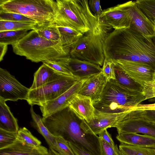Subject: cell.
Instances as JSON below:
<instances>
[{
	"label": "cell",
	"mask_w": 155,
	"mask_h": 155,
	"mask_svg": "<svg viewBox=\"0 0 155 155\" xmlns=\"http://www.w3.org/2000/svg\"><path fill=\"white\" fill-rule=\"evenodd\" d=\"M100 20L106 26L115 30L129 27L131 23L123 3L103 10Z\"/></svg>",
	"instance_id": "14"
},
{
	"label": "cell",
	"mask_w": 155,
	"mask_h": 155,
	"mask_svg": "<svg viewBox=\"0 0 155 155\" xmlns=\"http://www.w3.org/2000/svg\"><path fill=\"white\" fill-rule=\"evenodd\" d=\"M123 4L131 20L130 27L145 35H155V25L139 8L136 1H128Z\"/></svg>",
	"instance_id": "13"
},
{
	"label": "cell",
	"mask_w": 155,
	"mask_h": 155,
	"mask_svg": "<svg viewBox=\"0 0 155 155\" xmlns=\"http://www.w3.org/2000/svg\"><path fill=\"white\" fill-rule=\"evenodd\" d=\"M99 137L101 155H122L117 145L114 148Z\"/></svg>",
	"instance_id": "36"
},
{
	"label": "cell",
	"mask_w": 155,
	"mask_h": 155,
	"mask_svg": "<svg viewBox=\"0 0 155 155\" xmlns=\"http://www.w3.org/2000/svg\"><path fill=\"white\" fill-rule=\"evenodd\" d=\"M114 64L115 76L114 80L117 83L129 89L143 91V87L140 84L131 79L118 66Z\"/></svg>",
	"instance_id": "25"
},
{
	"label": "cell",
	"mask_w": 155,
	"mask_h": 155,
	"mask_svg": "<svg viewBox=\"0 0 155 155\" xmlns=\"http://www.w3.org/2000/svg\"><path fill=\"white\" fill-rule=\"evenodd\" d=\"M0 155H49V150L42 146L36 147L17 139L12 144L0 148Z\"/></svg>",
	"instance_id": "19"
},
{
	"label": "cell",
	"mask_w": 155,
	"mask_h": 155,
	"mask_svg": "<svg viewBox=\"0 0 155 155\" xmlns=\"http://www.w3.org/2000/svg\"><path fill=\"white\" fill-rule=\"evenodd\" d=\"M8 48V45L0 43V61L3 60Z\"/></svg>",
	"instance_id": "44"
},
{
	"label": "cell",
	"mask_w": 155,
	"mask_h": 155,
	"mask_svg": "<svg viewBox=\"0 0 155 155\" xmlns=\"http://www.w3.org/2000/svg\"><path fill=\"white\" fill-rule=\"evenodd\" d=\"M100 0L88 1V5L90 10L95 16L99 20L103 10L101 8Z\"/></svg>",
	"instance_id": "39"
},
{
	"label": "cell",
	"mask_w": 155,
	"mask_h": 155,
	"mask_svg": "<svg viewBox=\"0 0 155 155\" xmlns=\"http://www.w3.org/2000/svg\"><path fill=\"white\" fill-rule=\"evenodd\" d=\"M42 120L50 133L68 142L77 144L94 155H101L99 137L87 134L81 128L80 120L68 107L49 116Z\"/></svg>",
	"instance_id": "2"
},
{
	"label": "cell",
	"mask_w": 155,
	"mask_h": 155,
	"mask_svg": "<svg viewBox=\"0 0 155 155\" xmlns=\"http://www.w3.org/2000/svg\"><path fill=\"white\" fill-rule=\"evenodd\" d=\"M78 81L75 78L65 76L39 87L30 90L26 101L31 106L37 105L40 106L62 94Z\"/></svg>",
	"instance_id": "8"
},
{
	"label": "cell",
	"mask_w": 155,
	"mask_h": 155,
	"mask_svg": "<svg viewBox=\"0 0 155 155\" xmlns=\"http://www.w3.org/2000/svg\"><path fill=\"white\" fill-rule=\"evenodd\" d=\"M68 143L75 155H94L77 144L71 142Z\"/></svg>",
	"instance_id": "40"
},
{
	"label": "cell",
	"mask_w": 155,
	"mask_h": 155,
	"mask_svg": "<svg viewBox=\"0 0 155 155\" xmlns=\"http://www.w3.org/2000/svg\"><path fill=\"white\" fill-rule=\"evenodd\" d=\"M12 46L15 54L34 62L64 60L70 57V51L63 47L60 40H47L35 30L28 32Z\"/></svg>",
	"instance_id": "4"
},
{
	"label": "cell",
	"mask_w": 155,
	"mask_h": 155,
	"mask_svg": "<svg viewBox=\"0 0 155 155\" xmlns=\"http://www.w3.org/2000/svg\"><path fill=\"white\" fill-rule=\"evenodd\" d=\"M50 147L61 155H75L68 142L60 136L55 137L52 146Z\"/></svg>",
	"instance_id": "33"
},
{
	"label": "cell",
	"mask_w": 155,
	"mask_h": 155,
	"mask_svg": "<svg viewBox=\"0 0 155 155\" xmlns=\"http://www.w3.org/2000/svg\"><path fill=\"white\" fill-rule=\"evenodd\" d=\"M102 68V72L107 81L115 79L114 64L111 60L105 58Z\"/></svg>",
	"instance_id": "37"
},
{
	"label": "cell",
	"mask_w": 155,
	"mask_h": 155,
	"mask_svg": "<svg viewBox=\"0 0 155 155\" xmlns=\"http://www.w3.org/2000/svg\"><path fill=\"white\" fill-rule=\"evenodd\" d=\"M41 37L49 41H58L61 35L57 25L52 24L44 27L37 28L35 30Z\"/></svg>",
	"instance_id": "29"
},
{
	"label": "cell",
	"mask_w": 155,
	"mask_h": 155,
	"mask_svg": "<svg viewBox=\"0 0 155 155\" xmlns=\"http://www.w3.org/2000/svg\"><path fill=\"white\" fill-rule=\"evenodd\" d=\"M145 100L142 92L129 89L110 80L107 81L100 99L93 105L100 111L119 113L131 110Z\"/></svg>",
	"instance_id": "5"
},
{
	"label": "cell",
	"mask_w": 155,
	"mask_h": 155,
	"mask_svg": "<svg viewBox=\"0 0 155 155\" xmlns=\"http://www.w3.org/2000/svg\"><path fill=\"white\" fill-rule=\"evenodd\" d=\"M86 79L78 81L68 90L57 98L40 106L43 117L49 116L68 107L73 97L78 93Z\"/></svg>",
	"instance_id": "15"
},
{
	"label": "cell",
	"mask_w": 155,
	"mask_h": 155,
	"mask_svg": "<svg viewBox=\"0 0 155 155\" xmlns=\"http://www.w3.org/2000/svg\"><path fill=\"white\" fill-rule=\"evenodd\" d=\"M58 11L55 23L75 29L83 35L109 28L91 12L87 0H56Z\"/></svg>",
	"instance_id": "3"
},
{
	"label": "cell",
	"mask_w": 155,
	"mask_h": 155,
	"mask_svg": "<svg viewBox=\"0 0 155 155\" xmlns=\"http://www.w3.org/2000/svg\"><path fill=\"white\" fill-rule=\"evenodd\" d=\"M118 134L140 133L155 137V125L143 116L141 110L132 109L116 125Z\"/></svg>",
	"instance_id": "9"
},
{
	"label": "cell",
	"mask_w": 155,
	"mask_h": 155,
	"mask_svg": "<svg viewBox=\"0 0 155 155\" xmlns=\"http://www.w3.org/2000/svg\"><path fill=\"white\" fill-rule=\"evenodd\" d=\"M139 8L155 25V0L136 1Z\"/></svg>",
	"instance_id": "32"
},
{
	"label": "cell",
	"mask_w": 155,
	"mask_h": 155,
	"mask_svg": "<svg viewBox=\"0 0 155 155\" xmlns=\"http://www.w3.org/2000/svg\"><path fill=\"white\" fill-rule=\"evenodd\" d=\"M30 112L32 119L31 125L44 138L49 147L53 145L55 137L53 136L45 126L42 120V118L34 111L32 106H31Z\"/></svg>",
	"instance_id": "24"
},
{
	"label": "cell",
	"mask_w": 155,
	"mask_h": 155,
	"mask_svg": "<svg viewBox=\"0 0 155 155\" xmlns=\"http://www.w3.org/2000/svg\"><path fill=\"white\" fill-rule=\"evenodd\" d=\"M0 20L34 23L37 25L35 20L23 15L15 13L0 11Z\"/></svg>",
	"instance_id": "34"
},
{
	"label": "cell",
	"mask_w": 155,
	"mask_h": 155,
	"mask_svg": "<svg viewBox=\"0 0 155 155\" xmlns=\"http://www.w3.org/2000/svg\"><path fill=\"white\" fill-rule=\"evenodd\" d=\"M37 26L35 23L19 21L0 20V32L21 30H35Z\"/></svg>",
	"instance_id": "28"
},
{
	"label": "cell",
	"mask_w": 155,
	"mask_h": 155,
	"mask_svg": "<svg viewBox=\"0 0 155 155\" xmlns=\"http://www.w3.org/2000/svg\"><path fill=\"white\" fill-rule=\"evenodd\" d=\"M103 45L105 58L143 63L155 70V35H145L130 27L109 33Z\"/></svg>",
	"instance_id": "1"
},
{
	"label": "cell",
	"mask_w": 155,
	"mask_h": 155,
	"mask_svg": "<svg viewBox=\"0 0 155 155\" xmlns=\"http://www.w3.org/2000/svg\"><path fill=\"white\" fill-rule=\"evenodd\" d=\"M17 132H12L0 129V148L12 143L17 139Z\"/></svg>",
	"instance_id": "35"
},
{
	"label": "cell",
	"mask_w": 155,
	"mask_h": 155,
	"mask_svg": "<svg viewBox=\"0 0 155 155\" xmlns=\"http://www.w3.org/2000/svg\"><path fill=\"white\" fill-rule=\"evenodd\" d=\"M154 78H155V75H154Z\"/></svg>",
	"instance_id": "47"
},
{
	"label": "cell",
	"mask_w": 155,
	"mask_h": 155,
	"mask_svg": "<svg viewBox=\"0 0 155 155\" xmlns=\"http://www.w3.org/2000/svg\"><path fill=\"white\" fill-rule=\"evenodd\" d=\"M67 64L74 77L78 80L87 79L102 71L99 65L70 57Z\"/></svg>",
	"instance_id": "18"
},
{
	"label": "cell",
	"mask_w": 155,
	"mask_h": 155,
	"mask_svg": "<svg viewBox=\"0 0 155 155\" xmlns=\"http://www.w3.org/2000/svg\"><path fill=\"white\" fill-rule=\"evenodd\" d=\"M116 139L120 143L142 147L155 148V137L133 133L118 134Z\"/></svg>",
	"instance_id": "20"
},
{
	"label": "cell",
	"mask_w": 155,
	"mask_h": 155,
	"mask_svg": "<svg viewBox=\"0 0 155 155\" xmlns=\"http://www.w3.org/2000/svg\"><path fill=\"white\" fill-rule=\"evenodd\" d=\"M29 91L6 69L0 68V98L5 101H26Z\"/></svg>",
	"instance_id": "10"
},
{
	"label": "cell",
	"mask_w": 155,
	"mask_h": 155,
	"mask_svg": "<svg viewBox=\"0 0 155 155\" xmlns=\"http://www.w3.org/2000/svg\"><path fill=\"white\" fill-rule=\"evenodd\" d=\"M69 57L67 59L62 61H48L43 62L45 64L55 71L64 75L74 77L69 69L67 61Z\"/></svg>",
	"instance_id": "30"
},
{
	"label": "cell",
	"mask_w": 155,
	"mask_h": 155,
	"mask_svg": "<svg viewBox=\"0 0 155 155\" xmlns=\"http://www.w3.org/2000/svg\"><path fill=\"white\" fill-rule=\"evenodd\" d=\"M57 26L61 35L60 40L61 45L64 48L70 51L72 47L83 34L70 27L58 25Z\"/></svg>",
	"instance_id": "23"
},
{
	"label": "cell",
	"mask_w": 155,
	"mask_h": 155,
	"mask_svg": "<svg viewBox=\"0 0 155 155\" xmlns=\"http://www.w3.org/2000/svg\"><path fill=\"white\" fill-rule=\"evenodd\" d=\"M133 109L140 110H155V103L150 104H141L133 108Z\"/></svg>",
	"instance_id": "43"
},
{
	"label": "cell",
	"mask_w": 155,
	"mask_h": 155,
	"mask_svg": "<svg viewBox=\"0 0 155 155\" xmlns=\"http://www.w3.org/2000/svg\"><path fill=\"white\" fill-rule=\"evenodd\" d=\"M146 100L155 98V78L147 82L143 88L142 91Z\"/></svg>",
	"instance_id": "38"
},
{
	"label": "cell",
	"mask_w": 155,
	"mask_h": 155,
	"mask_svg": "<svg viewBox=\"0 0 155 155\" xmlns=\"http://www.w3.org/2000/svg\"><path fill=\"white\" fill-rule=\"evenodd\" d=\"M58 154H59V153H58ZM59 155H61V154H59Z\"/></svg>",
	"instance_id": "46"
},
{
	"label": "cell",
	"mask_w": 155,
	"mask_h": 155,
	"mask_svg": "<svg viewBox=\"0 0 155 155\" xmlns=\"http://www.w3.org/2000/svg\"><path fill=\"white\" fill-rule=\"evenodd\" d=\"M17 139L32 147H40L42 146L41 142L25 127L19 128L17 132Z\"/></svg>",
	"instance_id": "31"
},
{
	"label": "cell",
	"mask_w": 155,
	"mask_h": 155,
	"mask_svg": "<svg viewBox=\"0 0 155 155\" xmlns=\"http://www.w3.org/2000/svg\"><path fill=\"white\" fill-rule=\"evenodd\" d=\"M107 82L101 71L86 79L78 94L90 98L93 104L100 99Z\"/></svg>",
	"instance_id": "16"
},
{
	"label": "cell",
	"mask_w": 155,
	"mask_h": 155,
	"mask_svg": "<svg viewBox=\"0 0 155 155\" xmlns=\"http://www.w3.org/2000/svg\"><path fill=\"white\" fill-rule=\"evenodd\" d=\"M119 150L122 155H155V148H149L120 143Z\"/></svg>",
	"instance_id": "26"
},
{
	"label": "cell",
	"mask_w": 155,
	"mask_h": 155,
	"mask_svg": "<svg viewBox=\"0 0 155 155\" xmlns=\"http://www.w3.org/2000/svg\"><path fill=\"white\" fill-rule=\"evenodd\" d=\"M109 30L90 31L83 35L71 48L70 57L102 66L105 59L103 42Z\"/></svg>",
	"instance_id": "7"
},
{
	"label": "cell",
	"mask_w": 155,
	"mask_h": 155,
	"mask_svg": "<svg viewBox=\"0 0 155 155\" xmlns=\"http://www.w3.org/2000/svg\"><path fill=\"white\" fill-rule=\"evenodd\" d=\"M65 76L43 64L34 73L33 82L30 90L39 87Z\"/></svg>",
	"instance_id": "21"
},
{
	"label": "cell",
	"mask_w": 155,
	"mask_h": 155,
	"mask_svg": "<svg viewBox=\"0 0 155 155\" xmlns=\"http://www.w3.org/2000/svg\"><path fill=\"white\" fill-rule=\"evenodd\" d=\"M125 112L110 113L95 109L94 118L89 122L81 120V127L86 133L97 135L108 128L115 127L124 116Z\"/></svg>",
	"instance_id": "11"
},
{
	"label": "cell",
	"mask_w": 155,
	"mask_h": 155,
	"mask_svg": "<svg viewBox=\"0 0 155 155\" xmlns=\"http://www.w3.org/2000/svg\"><path fill=\"white\" fill-rule=\"evenodd\" d=\"M48 150L49 155H59L57 152L50 147H49Z\"/></svg>",
	"instance_id": "45"
},
{
	"label": "cell",
	"mask_w": 155,
	"mask_h": 155,
	"mask_svg": "<svg viewBox=\"0 0 155 155\" xmlns=\"http://www.w3.org/2000/svg\"><path fill=\"white\" fill-rule=\"evenodd\" d=\"M113 62L143 88L147 82L154 79L155 70L147 64L127 61Z\"/></svg>",
	"instance_id": "12"
},
{
	"label": "cell",
	"mask_w": 155,
	"mask_h": 155,
	"mask_svg": "<svg viewBox=\"0 0 155 155\" xmlns=\"http://www.w3.org/2000/svg\"><path fill=\"white\" fill-rule=\"evenodd\" d=\"M27 30L0 32V43L12 45L23 38L28 33Z\"/></svg>",
	"instance_id": "27"
},
{
	"label": "cell",
	"mask_w": 155,
	"mask_h": 155,
	"mask_svg": "<svg viewBox=\"0 0 155 155\" xmlns=\"http://www.w3.org/2000/svg\"><path fill=\"white\" fill-rule=\"evenodd\" d=\"M0 11L23 15L41 28L55 23L58 6L54 0H0Z\"/></svg>",
	"instance_id": "6"
},
{
	"label": "cell",
	"mask_w": 155,
	"mask_h": 155,
	"mask_svg": "<svg viewBox=\"0 0 155 155\" xmlns=\"http://www.w3.org/2000/svg\"><path fill=\"white\" fill-rule=\"evenodd\" d=\"M98 135L99 137L103 139L111 146L114 148L116 147L117 145H115L111 135L107 131V129L104 130Z\"/></svg>",
	"instance_id": "41"
},
{
	"label": "cell",
	"mask_w": 155,
	"mask_h": 155,
	"mask_svg": "<svg viewBox=\"0 0 155 155\" xmlns=\"http://www.w3.org/2000/svg\"><path fill=\"white\" fill-rule=\"evenodd\" d=\"M144 117L149 121L155 122V110H141Z\"/></svg>",
	"instance_id": "42"
},
{
	"label": "cell",
	"mask_w": 155,
	"mask_h": 155,
	"mask_svg": "<svg viewBox=\"0 0 155 155\" xmlns=\"http://www.w3.org/2000/svg\"><path fill=\"white\" fill-rule=\"evenodd\" d=\"M68 107L81 120L89 122L94 118L95 108L91 100L88 97L76 94Z\"/></svg>",
	"instance_id": "17"
},
{
	"label": "cell",
	"mask_w": 155,
	"mask_h": 155,
	"mask_svg": "<svg viewBox=\"0 0 155 155\" xmlns=\"http://www.w3.org/2000/svg\"><path fill=\"white\" fill-rule=\"evenodd\" d=\"M5 102L0 98V129L17 132L19 129L17 119L14 117Z\"/></svg>",
	"instance_id": "22"
}]
</instances>
